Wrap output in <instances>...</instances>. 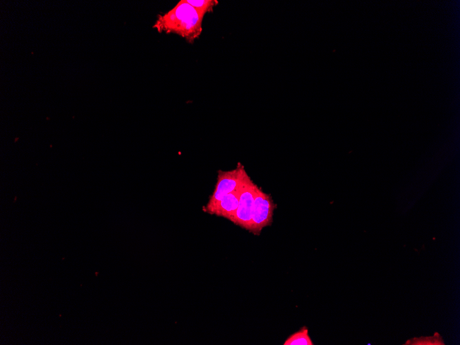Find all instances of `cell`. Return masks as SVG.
Here are the masks:
<instances>
[{"instance_id": "obj_8", "label": "cell", "mask_w": 460, "mask_h": 345, "mask_svg": "<svg viewBox=\"0 0 460 345\" xmlns=\"http://www.w3.org/2000/svg\"><path fill=\"white\" fill-rule=\"evenodd\" d=\"M187 2L203 14L212 12L218 4L216 0H186Z\"/></svg>"}, {"instance_id": "obj_5", "label": "cell", "mask_w": 460, "mask_h": 345, "mask_svg": "<svg viewBox=\"0 0 460 345\" xmlns=\"http://www.w3.org/2000/svg\"><path fill=\"white\" fill-rule=\"evenodd\" d=\"M241 187L224 196L213 205L205 206L203 210L209 213L224 217L231 221L238 207Z\"/></svg>"}, {"instance_id": "obj_6", "label": "cell", "mask_w": 460, "mask_h": 345, "mask_svg": "<svg viewBox=\"0 0 460 345\" xmlns=\"http://www.w3.org/2000/svg\"><path fill=\"white\" fill-rule=\"evenodd\" d=\"M284 345H313V343L309 335L308 328L304 326L289 336Z\"/></svg>"}, {"instance_id": "obj_7", "label": "cell", "mask_w": 460, "mask_h": 345, "mask_svg": "<svg viewBox=\"0 0 460 345\" xmlns=\"http://www.w3.org/2000/svg\"><path fill=\"white\" fill-rule=\"evenodd\" d=\"M404 344L406 345H444V342L437 333L432 337H415L408 340Z\"/></svg>"}, {"instance_id": "obj_3", "label": "cell", "mask_w": 460, "mask_h": 345, "mask_svg": "<svg viewBox=\"0 0 460 345\" xmlns=\"http://www.w3.org/2000/svg\"><path fill=\"white\" fill-rule=\"evenodd\" d=\"M276 205L270 194L264 193L258 185L255 188L251 227L250 231L258 235L262 229L272 222Z\"/></svg>"}, {"instance_id": "obj_4", "label": "cell", "mask_w": 460, "mask_h": 345, "mask_svg": "<svg viewBox=\"0 0 460 345\" xmlns=\"http://www.w3.org/2000/svg\"><path fill=\"white\" fill-rule=\"evenodd\" d=\"M256 186L257 185L252 181L251 178L242 186L240 191L238 207L231 220L234 224L249 231L251 227Z\"/></svg>"}, {"instance_id": "obj_1", "label": "cell", "mask_w": 460, "mask_h": 345, "mask_svg": "<svg viewBox=\"0 0 460 345\" xmlns=\"http://www.w3.org/2000/svg\"><path fill=\"white\" fill-rule=\"evenodd\" d=\"M205 14L181 0L169 11L159 14L153 25L158 32L173 33L193 43L202 33Z\"/></svg>"}, {"instance_id": "obj_2", "label": "cell", "mask_w": 460, "mask_h": 345, "mask_svg": "<svg viewBox=\"0 0 460 345\" xmlns=\"http://www.w3.org/2000/svg\"><path fill=\"white\" fill-rule=\"evenodd\" d=\"M249 178L244 166L240 163L233 170L218 171L214 191L206 206L213 205L224 196L238 190Z\"/></svg>"}]
</instances>
